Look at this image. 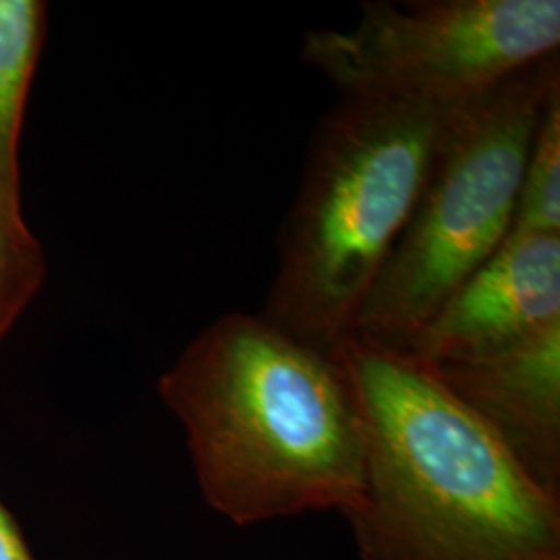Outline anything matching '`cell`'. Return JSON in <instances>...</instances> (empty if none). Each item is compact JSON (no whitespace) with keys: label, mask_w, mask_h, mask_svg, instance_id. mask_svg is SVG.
I'll return each mask as SVG.
<instances>
[{"label":"cell","mask_w":560,"mask_h":560,"mask_svg":"<svg viewBox=\"0 0 560 560\" xmlns=\"http://www.w3.org/2000/svg\"><path fill=\"white\" fill-rule=\"evenodd\" d=\"M201 497L237 525L312 511L349 515L363 494V430L337 355L261 314L206 326L159 381Z\"/></svg>","instance_id":"obj_1"},{"label":"cell","mask_w":560,"mask_h":560,"mask_svg":"<svg viewBox=\"0 0 560 560\" xmlns=\"http://www.w3.org/2000/svg\"><path fill=\"white\" fill-rule=\"evenodd\" d=\"M360 409L363 494L349 521L361 560H540L560 555V501L439 376L345 339Z\"/></svg>","instance_id":"obj_2"},{"label":"cell","mask_w":560,"mask_h":560,"mask_svg":"<svg viewBox=\"0 0 560 560\" xmlns=\"http://www.w3.org/2000/svg\"><path fill=\"white\" fill-rule=\"evenodd\" d=\"M453 110L340 98L322 117L282 224L266 320L337 353L420 201Z\"/></svg>","instance_id":"obj_3"},{"label":"cell","mask_w":560,"mask_h":560,"mask_svg":"<svg viewBox=\"0 0 560 560\" xmlns=\"http://www.w3.org/2000/svg\"><path fill=\"white\" fill-rule=\"evenodd\" d=\"M559 55L451 113L420 201L361 305L349 339L402 353L509 237L525 161Z\"/></svg>","instance_id":"obj_4"},{"label":"cell","mask_w":560,"mask_h":560,"mask_svg":"<svg viewBox=\"0 0 560 560\" xmlns=\"http://www.w3.org/2000/svg\"><path fill=\"white\" fill-rule=\"evenodd\" d=\"M559 46V0H370L349 30H307L301 59L342 98L457 106Z\"/></svg>","instance_id":"obj_5"},{"label":"cell","mask_w":560,"mask_h":560,"mask_svg":"<svg viewBox=\"0 0 560 560\" xmlns=\"http://www.w3.org/2000/svg\"><path fill=\"white\" fill-rule=\"evenodd\" d=\"M560 326V235L511 231L402 351L421 363L476 358Z\"/></svg>","instance_id":"obj_6"},{"label":"cell","mask_w":560,"mask_h":560,"mask_svg":"<svg viewBox=\"0 0 560 560\" xmlns=\"http://www.w3.org/2000/svg\"><path fill=\"white\" fill-rule=\"evenodd\" d=\"M428 368L492 430L523 471L560 501V326Z\"/></svg>","instance_id":"obj_7"},{"label":"cell","mask_w":560,"mask_h":560,"mask_svg":"<svg viewBox=\"0 0 560 560\" xmlns=\"http://www.w3.org/2000/svg\"><path fill=\"white\" fill-rule=\"evenodd\" d=\"M42 0H0V210L23 219L20 143L30 88L46 36Z\"/></svg>","instance_id":"obj_8"},{"label":"cell","mask_w":560,"mask_h":560,"mask_svg":"<svg viewBox=\"0 0 560 560\" xmlns=\"http://www.w3.org/2000/svg\"><path fill=\"white\" fill-rule=\"evenodd\" d=\"M511 231L560 235V83L544 104Z\"/></svg>","instance_id":"obj_9"},{"label":"cell","mask_w":560,"mask_h":560,"mask_svg":"<svg viewBox=\"0 0 560 560\" xmlns=\"http://www.w3.org/2000/svg\"><path fill=\"white\" fill-rule=\"evenodd\" d=\"M46 254L27 222L0 210V340L40 293Z\"/></svg>","instance_id":"obj_10"},{"label":"cell","mask_w":560,"mask_h":560,"mask_svg":"<svg viewBox=\"0 0 560 560\" xmlns=\"http://www.w3.org/2000/svg\"><path fill=\"white\" fill-rule=\"evenodd\" d=\"M0 560H34L20 529L0 502Z\"/></svg>","instance_id":"obj_11"},{"label":"cell","mask_w":560,"mask_h":560,"mask_svg":"<svg viewBox=\"0 0 560 560\" xmlns=\"http://www.w3.org/2000/svg\"><path fill=\"white\" fill-rule=\"evenodd\" d=\"M540 560H560V555H552V557H546V559Z\"/></svg>","instance_id":"obj_12"}]
</instances>
